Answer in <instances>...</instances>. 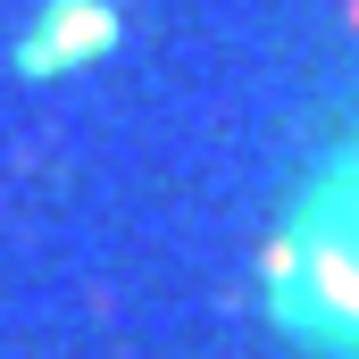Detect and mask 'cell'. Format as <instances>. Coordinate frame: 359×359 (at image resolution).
Masks as SVG:
<instances>
[{
  "mask_svg": "<svg viewBox=\"0 0 359 359\" xmlns=\"http://www.w3.org/2000/svg\"><path fill=\"white\" fill-rule=\"evenodd\" d=\"M268 284L284 334H301L309 351L359 359V126L284 209Z\"/></svg>",
  "mask_w": 359,
  "mask_h": 359,
  "instance_id": "6da1fadb",
  "label": "cell"
}]
</instances>
